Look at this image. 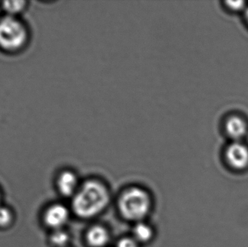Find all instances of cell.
<instances>
[{"instance_id": "13", "label": "cell", "mask_w": 248, "mask_h": 247, "mask_svg": "<svg viewBox=\"0 0 248 247\" xmlns=\"http://www.w3.org/2000/svg\"><path fill=\"white\" fill-rule=\"evenodd\" d=\"M116 247H139V243L133 237H124L118 242Z\"/></svg>"}, {"instance_id": "2", "label": "cell", "mask_w": 248, "mask_h": 247, "mask_svg": "<svg viewBox=\"0 0 248 247\" xmlns=\"http://www.w3.org/2000/svg\"><path fill=\"white\" fill-rule=\"evenodd\" d=\"M29 39V29L20 17L6 15L0 17V49L16 53L26 46Z\"/></svg>"}, {"instance_id": "8", "label": "cell", "mask_w": 248, "mask_h": 247, "mask_svg": "<svg viewBox=\"0 0 248 247\" xmlns=\"http://www.w3.org/2000/svg\"><path fill=\"white\" fill-rule=\"evenodd\" d=\"M248 128L246 121L238 116H232L226 123V131L230 137L239 139L246 135Z\"/></svg>"}, {"instance_id": "5", "label": "cell", "mask_w": 248, "mask_h": 247, "mask_svg": "<svg viewBox=\"0 0 248 247\" xmlns=\"http://www.w3.org/2000/svg\"><path fill=\"white\" fill-rule=\"evenodd\" d=\"M69 219V211L65 206L55 204L50 206L46 210L44 220L46 226L55 230L62 229Z\"/></svg>"}, {"instance_id": "6", "label": "cell", "mask_w": 248, "mask_h": 247, "mask_svg": "<svg viewBox=\"0 0 248 247\" xmlns=\"http://www.w3.org/2000/svg\"><path fill=\"white\" fill-rule=\"evenodd\" d=\"M58 187L62 195L65 197H74L79 189L78 178L76 174L70 171L61 173L58 177Z\"/></svg>"}, {"instance_id": "15", "label": "cell", "mask_w": 248, "mask_h": 247, "mask_svg": "<svg viewBox=\"0 0 248 247\" xmlns=\"http://www.w3.org/2000/svg\"><path fill=\"white\" fill-rule=\"evenodd\" d=\"M246 20H247V21L248 22V8L247 9V10H246Z\"/></svg>"}, {"instance_id": "11", "label": "cell", "mask_w": 248, "mask_h": 247, "mask_svg": "<svg viewBox=\"0 0 248 247\" xmlns=\"http://www.w3.org/2000/svg\"><path fill=\"white\" fill-rule=\"evenodd\" d=\"M69 239V235L62 229L55 230L50 237L52 245L57 247H65L68 245Z\"/></svg>"}, {"instance_id": "4", "label": "cell", "mask_w": 248, "mask_h": 247, "mask_svg": "<svg viewBox=\"0 0 248 247\" xmlns=\"http://www.w3.org/2000/svg\"><path fill=\"white\" fill-rule=\"evenodd\" d=\"M226 159L234 169H245L248 166V146L240 142L232 144L226 151Z\"/></svg>"}, {"instance_id": "7", "label": "cell", "mask_w": 248, "mask_h": 247, "mask_svg": "<svg viewBox=\"0 0 248 247\" xmlns=\"http://www.w3.org/2000/svg\"><path fill=\"white\" fill-rule=\"evenodd\" d=\"M110 240L108 232L102 226H94L87 233V241L93 247H104Z\"/></svg>"}, {"instance_id": "12", "label": "cell", "mask_w": 248, "mask_h": 247, "mask_svg": "<svg viewBox=\"0 0 248 247\" xmlns=\"http://www.w3.org/2000/svg\"><path fill=\"white\" fill-rule=\"evenodd\" d=\"M13 216L9 209L0 207V227H5L11 223Z\"/></svg>"}, {"instance_id": "3", "label": "cell", "mask_w": 248, "mask_h": 247, "mask_svg": "<svg viewBox=\"0 0 248 247\" xmlns=\"http://www.w3.org/2000/svg\"><path fill=\"white\" fill-rule=\"evenodd\" d=\"M150 207V196L146 191L137 187L124 191L119 201L121 214L124 218L131 221H141L148 215Z\"/></svg>"}, {"instance_id": "9", "label": "cell", "mask_w": 248, "mask_h": 247, "mask_svg": "<svg viewBox=\"0 0 248 247\" xmlns=\"http://www.w3.org/2000/svg\"><path fill=\"white\" fill-rule=\"evenodd\" d=\"M28 6L26 1H5L0 2V7L4 15L13 17H19L26 10Z\"/></svg>"}, {"instance_id": "14", "label": "cell", "mask_w": 248, "mask_h": 247, "mask_svg": "<svg viewBox=\"0 0 248 247\" xmlns=\"http://www.w3.org/2000/svg\"><path fill=\"white\" fill-rule=\"evenodd\" d=\"M226 4L232 10H240L244 8L246 2L244 1H229Z\"/></svg>"}, {"instance_id": "10", "label": "cell", "mask_w": 248, "mask_h": 247, "mask_svg": "<svg viewBox=\"0 0 248 247\" xmlns=\"http://www.w3.org/2000/svg\"><path fill=\"white\" fill-rule=\"evenodd\" d=\"M153 232L152 228L142 221L137 222L133 229V238L138 243H145L153 237Z\"/></svg>"}, {"instance_id": "1", "label": "cell", "mask_w": 248, "mask_h": 247, "mask_svg": "<svg viewBox=\"0 0 248 247\" xmlns=\"http://www.w3.org/2000/svg\"><path fill=\"white\" fill-rule=\"evenodd\" d=\"M109 200L106 187L92 180L84 183L73 197V210L78 217L90 218L100 214L107 207Z\"/></svg>"}]
</instances>
